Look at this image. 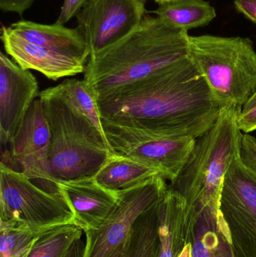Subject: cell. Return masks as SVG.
<instances>
[{
	"instance_id": "ac0fdd59",
	"label": "cell",
	"mask_w": 256,
	"mask_h": 257,
	"mask_svg": "<svg viewBox=\"0 0 256 257\" xmlns=\"http://www.w3.org/2000/svg\"><path fill=\"white\" fill-rule=\"evenodd\" d=\"M179 30L187 31L208 25L216 16L214 7L204 0H177L159 5L151 12Z\"/></svg>"
},
{
	"instance_id": "1f68e13d",
	"label": "cell",
	"mask_w": 256,
	"mask_h": 257,
	"mask_svg": "<svg viewBox=\"0 0 256 257\" xmlns=\"http://www.w3.org/2000/svg\"><path fill=\"white\" fill-rule=\"evenodd\" d=\"M173 1H177V0H154V2H156V3H158L159 6V5L164 4V3H170V2Z\"/></svg>"
},
{
	"instance_id": "52a82bcc",
	"label": "cell",
	"mask_w": 256,
	"mask_h": 257,
	"mask_svg": "<svg viewBox=\"0 0 256 257\" xmlns=\"http://www.w3.org/2000/svg\"><path fill=\"white\" fill-rule=\"evenodd\" d=\"M217 227L233 257H256V179L240 155L224 178Z\"/></svg>"
},
{
	"instance_id": "7a4b0ae2",
	"label": "cell",
	"mask_w": 256,
	"mask_h": 257,
	"mask_svg": "<svg viewBox=\"0 0 256 257\" xmlns=\"http://www.w3.org/2000/svg\"><path fill=\"white\" fill-rule=\"evenodd\" d=\"M188 57V32L147 12L130 34L90 56L84 80L99 99Z\"/></svg>"
},
{
	"instance_id": "30bf717a",
	"label": "cell",
	"mask_w": 256,
	"mask_h": 257,
	"mask_svg": "<svg viewBox=\"0 0 256 257\" xmlns=\"http://www.w3.org/2000/svg\"><path fill=\"white\" fill-rule=\"evenodd\" d=\"M51 131L40 99L27 111L16 136L2 151L1 163L24 174L39 188L53 194L61 193L49 163Z\"/></svg>"
},
{
	"instance_id": "e0dca14e",
	"label": "cell",
	"mask_w": 256,
	"mask_h": 257,
	"mask_svg": "<svg viewBox=\"0 0 256 257\" xmlns=\"http://www.w3.org/2000/svg\"><path fill=\"white\" fill-rule=\"evenodd\" d=\"M158 175H160V172L149 165L111 154L93 178L102 187L119 191L141 184Z\"/></svg>"
},
{
	"instance_id": "ba28073f",
	"label": "cell",
	"mask_w": 256,
	"mask_h": 257,
	"mask_svg": "<svg viewBox=\"0 0 256 257\" xmlns=\"http://www.w3.org/2000/svg\"><path fill=\"white\" fill-rule=\"evenodd\" d=\"M102 123L111 154L149 165L170 182L183 170L196 142L189 136L166 137L141 128Z\"/></svg>"
},
{
	"instance_id": "603a6c76",
	"label": "cell",
	"mask_w": 256,
	"mask_h": 257,
	"mask_svg": "<svg viewBox=\"0 0 256 257\" xmlns=\"http://www.w3.org/2000/svg\"><path fill=\"white\" fill-rule=\"evenodd\" d=\"M240 157L252 176L256 179V139L249 133L242 136Z\"/></svg>"
},
{
	"instance_id": "484cf974",
	"label": "cell",
	"mask_w": 256,
	"mask_h": 257,
	"mask_svg": "<svg viewBox=\"0 0 256 257\" xmlns=\"http://www.w3.org/2000/svg\"><path fill=\"white\" fill-rule=\"evenodd\" d=\"M237 126L244 133L256 130V106L247 111H241L237 117Z\"/></svg>"
},
{
	"instance_id": "5bb4252c",
	"label": "cell",
	"mask_w": 256,
	"mask_h": 257,
	"mask_svg": "<svg viewBox=\"0 0 256 257\" xmlns=\"http://www.w3.org/2000/svg\"><path fill=\"white\" fill-rule=\"evenodd\" d=\"M157 211L159 257H177L187 244H193L201 214L169 188L158 201Z\"/></svg>"
},
{
	"instance_id": "7c38bea8",
	"label": "cell",
	"mask_w": 256,
	"mask_h": 257,
	"mask_svg": "<svg viewBox=\"0 0 256 257\" xmlns=\"http://www.w3.org/2000/svg\"><path fill=\"white\" fill-rule=\"evenodd\" d=\"M39 84L30 70L0 53V141L8 145L39 96Z\"/></svg>"
},
{
	"instance_id": "9a60e30c",
	"label": "cell",
	"mask_w": 256,
	"mask_h": 257,
	"mask_svg": "<svg viewBox=\"0 0 256 257\" xmlns=\"http://www.w3.org/2000/svg\"><path fill=\"white\" fill-rule=\"evenodd\" d=\"M58 185L73 213V224L84 232L99 229L119 199L118 191L102 187L93 178L60 181Z\"/></svg>"
},
{
	"instance_id": "4fadbf2b",
	"label": "cell",
	"mask_w": 256,
	"mask_h": 257,
	"mask_svg": "<svg viewBox=\"0 0 256 257\" xmlns=\"http://www.w3.org/2000/svg\"><path fill=\"white\" fill-rule=\"evenodd\" d=\"M1 40L6 54L25 70L37 71L54 81L85 72L84 62L31 43L9 26L2 25Z\"/></svg>"
},
{
	"instance_id": "9c48e42d",
	"label": "cell",
	"mask_w": 256,
	"mask_h": 257,
	"mask_svg": "<svg viewBox=\"0 0 256 257\" xmlns=\"http://www.w3.org/2000/svg\"><path fill=\"white\" fill-rule=\"evenodd\" d=\"M166 180L156 175L141 184L119 190L114 209L96 230L84 232L82 257H110L124 244L140 215L156 203L168 189Z\"/></svg>"
},
{
	"instance_id": "6da1fadb",
	"label": "cell",
	"mask_w": 256,
	"mask_h": 257,
	"mask_svg": "<svg viewBox=\"0 0 256 257\" xmlns=\"http://www.w3.org/2000/svg\"><path fill=\"white\" fill-rule=\"evenodd\" d=\"M101 118L166 137L197 138L222 107L190 57L98 99Z\"/></svg>"
},
{
	"instance_id": "44dd1931",
	"label": "cell",
	"mask_w": 256,
	"mask_h": 257,
	"mask_svg": "<svg viewBox=\"0 0 256 257\" xmlns=\"http://www.w3.org/2000/svg\"><path fill=\"white\" fill-rule=\"evenodd\" d=\"M63 96L105 136L96 92L84 80H66L58 84Z\"/></svg>"
},
{
	"instance_id": "4dcf8cb0",
	"label": "cell",
	"mask_w": 256,
	"mask_h": 257,
	"mask_svg": "<svg viewBox=\"0 0 256 257\" xmlns=\"http://www.w3.org/2000/svg\"><path fill=\"white\" fill-rule=\"evenodd\" d=\"M125 243L117 249L110 257H124Z\"/></svg>"
},
{
	"instance_id": "f546056e",
	"label": "cell",
	"mask_w": 256,
	"mask_h": 257,
	"mask_svg": "<svg viewBox=\"0 0 256 257\" xmlns=\"http://www.w3.org/2000/svg\"><path fill=\"white\" fill-rule=\"evenodd\" d=\"M177 257H192V244H187Z\"/></svg>"
},
{
	"instance_id": "7402d4cb",
	"label": "cell",
	"mask_w": 256,
	"mask_h": 257,
	"mask_svg": "<svg viewBox=\"0 0 256 257\" xmlns=\"http://www.w3.org/2000/svg\"><path fill=\"white\" fill-rule=\"evenodd\" d=\"M42 232L0 220V257L27 256L36 237Z\"/></svg>"
},
{
	"instance_id": "8992f818",
	"label": "cell",
	"mask_w": 256,
	"mask_h": 257,
	"mask_svg": "<svg viewBox=\"0 0 256 257\" xmlns=\"http://www.w3.org/2000/svg\"><path fill=\"white\" fill-rule=\"evenodd\" d=\"M0 220L45 231L73 223V213L63 193L45 191L0 163Z\"/></svg>"
},
{
	"instance_id": "4316f807",
	"label": "cell",
	"mask_w": 256,
	"mask_h": 257,
	"mask_svg": "<svg viewBox=\"0 0 256 257\" xmlns=\"http://www.w3.org/2000/svg\"><path fill=\"white\" fill-rule=\"evenodd\" d=\"M237 12L256 24V0H234Z\"/></svg>"
},
{
	"instance_id": "f1b7e54d",
	"label": "cell",
	"mask_w": 256,
	"mask_h": 257,
	"mask_svg": "<svg viewBox=\"0 0 256 257\" xmlns=\"http://www.w3.org/2000/svg\"><path fill=\"white\" fill-rule=\"evenodd\" d=\"M256 106V89L254 91L253 94L251 96V97L248 99L247 102H246L243 108L242 111H247V110L251 109Z\"/></svg>"
},
{
	"instance_id": "83f0119b",
	"label": "cell",
	"mask_w": 256,
	"mask_h": 257,
	"mask_svg": "<svg viewBox=\"0 0 256 257\" xmlns=\"http://www.w3.org/2000/svg\"><path fill=\"white\" fill-rule=\"evenodd\" d=\"M83 249H84V245L81 239L74 245L66 257H82Z\"/></svg>"
},
{
	"instance_id": "d6a6232c",
	"label": "cell",
	"mask_w": 256,
	"mask_h": 257,
	"mask_svg": "<svg viewBox=\"0 0 256 257\" xmlns=\"http://www.w3.org/2000/svg\"><path fill=\"white\" fill-rule=\"evenodd\" d=\"M218 257H219V256H218Z\"/></svg>"
},
{
	"instance_id": "ffe728a7",
	"label": "cell",
	"mask_w": 256,
	"mask_h": 257,
	"mask_svg": "<svg viewBox=\"0 0 256 257\" xmlns=\"http://www.w3.org/2000/svg\"><path fill=\"white\" fill-rule=\"evenodd\" d=\"M83 232L73 223L44 231L36 237L26 257H66L81 239Z\"/></svg>"
},
{
	"instance_id": "3957f363",
	"label": "cell",
	"mask_w": 256,
	"mask_h": 257,
	"mask_svg": "<svg viewBox=\"0 0 256 257\" xmlns=\"http://www.w3.org/2000/svg\"><path fill=\"white\" fill-rule=\"evenodd\" d=\"M242 107H223L215 124L197 138L187 163L168 188L181 195L198 214L211 213L219 222L225 174L240 155L243 133L237 126Z\"/></svg>"
},
{
	"instance_id": "8fae6325",
	"label": "cell",
	"mask_w": 256,
	"mask_h": 257,
	"mask_svg": "<svg viewBox=\"0 0 256 257\" xmlns=\"http://www.w3.org/2000/svg\"><path fill=\"white\" fill-rule=\"evenodd\" d=\"M147 13L146 0H89L77 15V29L93 55L130 34Z\"/></svg>"
},
{
	"instance_id": "2e32d148",
	"label": "cell",
	"mask_w": 256,
	"mask_h": 257,
	"mask_svg": "<svg viewBox=\"0 0 256 257\" xmlns=\"http://www.w3.org/2000/svg\"><path fill=\"white\" fill-rule=\"evenodd\" d=\"M12 31L35 45L69 56L87 63L90 51L82 35L77 28L65 25L44 24L21 20L9 26Z\"/></svg>"
},
{
	"instance_id": "d6986e66",
	"label": "cell",
	"mask_w": 256,
	"mask_h": 257,
	"mask_svg": "<svg viewBox=\"0 0 256 257\" xmlns=\"http://www.w3.org/2000/svg\"><path fill=\"white\" fill-rule=\"evenodd\" d=\"M158 201L134 223L125 241L124 257H159Z\"/></svg>"
},
{
	"instance_id": "cb8c5ba5",
	"label": "cell",
	"mask_w": 256,
	"mask_h": 257,
	"mask_svg": "<svg viewBox=\"0 0 256 257\" xmlns=\"http://www.w3.org/2000/svg\"><path fill=\"white\" fill-rule=\"evenodd\" d=\"M89 0H64L60 15L56 23L65 25L72 18L77 17Z\"/></svg>"
},
{
	"instance_id": "277c9868",
	"label": "cell",
	"mask_w": 256,
	"mask_h": 257,
	"mask_svg": "<svg viewBox=\"0 0 256 257\" xmlns=\"http://www.w3.org/2000/svg\"><path fill=\"white\" fill-rule=\"evenodd\" d=\"M51 131L49 163L57 183L94 178L111 155L105 136L68 99L59 86L39 93Z\"/></svg>"
},
{
	"instance_id": "d4e9b609",
	"label": "cell",
	"mask_w": 256,
	"mask_h": 257,
	"mask_svg": "<svg viewBox=\"0 0 256 257\" xmlns=\"http://www.w3.org/2000/svg\"><path fill=\"white\" fill-rule=\"evenodd\" d=\"M35 0H0V9L3 12H13L22 16Z\"/></svg>"
},
{
	"instance_id": "5b68a950",
	"label": "cell",
	"mask_w": 256,
	"mask_h": 257,
	"mask_svg": "<svg viewBox=\"0 0 256 257\" xmlns=\"http://www.w3.org/2000/svg\"><path fill=\"white\" fill-rule=\"evenodd\" d=\"M189 57L222 108H243L253 94L256 51L249 38L189 36Z\"/></svg>"
}]
</instances>
